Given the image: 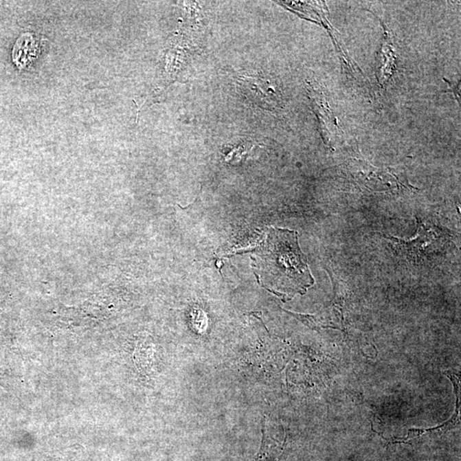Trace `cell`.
Wrapping results in <instances>:
<instances>
[{
	"mask_svg": "<svg viewBox=\"0 0 461 461\" xmlns=\"http://www.w3.org/2000/svg\"><path fill=\"white\" fill-rule=\"evenodd\" d=\"M252 260L260 286L280 298L304 294L315 284L297 232L270 228Z\"/></svg>",
	"mask_w": 461,
	"mask_h": 461,
	"instance_id": "cell-1",
	"label": "cell"
},
{
	"mask_svg": "<svg viewBox=\"0 0 461 461\" xmlns=\"http://www.w3.org/2000/svg\"><path fill=\"white\" fill-rule=\"evenodd\" d=\"M243 94L252 103L266 110L273 111L281 105V94L270 79L260 75L244 76L238 80Z\"/></svg>",
	"mask_w": 461,
	"mask_h": 461,
	"instance_id": "cell-2",
	"label": "cell"
},
{
	"mask_svg": "<svg viewBox=\"0 0 461 461\" xmlns=\"http://www.w3.org/2000/svg\"><path fill=\"white\" fill-rule=\"evenodd\" d=\"M446 376L451 380L453 387H455V392L456 395V408L455 414H453L452 418H450L449 420L445 423H443L439 427L430 429H411L408 431L406 438L401 440H396V441L392 442L390 443H403L410 441L417 438H420L422 435L427 434V433H432V434L442 435L443 433L451 430V429L458 427L460 425V376L451 374H446Z\"/></svg>",
	"mask_w": 461,
	"mask_h": 461,
	"instance_id": "cell-3",
	"label": "cell"
},
{
	"mask_svg": "<svg viewBox=\"0 0 461 461\" xmlns=\"http://www.w3.org/2000/svg\"><path fill=\"white\" fill-rule=\"evenodd\" d=\"M40 50V42L36 37L31 34H23L16 41L13 48V62L19 69L25 68L37 58Z\"/></svg>",
	"mask_w": 461,
	"mask_h": 461,
	"instance_id": "cell-4",
	"label": "cell"
},
{
	"mask_svg": "<svg viewBox=\"0 0 461 461\" xmlns=\"http://www.w3.org/2000/svg\"><path fill=\"white\" fill-rule=\"evenodd\" d=\"M308 96L311 98L313 106L315 108L316 115L319 119L320 126H322V131L327 123H333L336 125V120L334 119L332 111L330 110L329 104L327 103L325 95L315 89L312 85H309Z\"/></svg>",
	"mask_w": 461,
	"mask_h": 461,
	"instance_id": "cell-5",
	"label": "cell"
},
{
	"mask_svg": "<svg viewBox=\"0 0 461 461\" xmlns=\"http://www.w3.org/2000/svg\"><path fill=\"white\" fill-rule=\"evenodd\" d=\"M283 448L284 442L267 435L263 425L262 445L255 461H279Z\"/></svg>",
	"mask_w": 461,
	"mask_h": 461,
	"instance_id": "cell-6",
	"label": "cell"
},
{
	"mask_svg": "<svg viewBox=\"0 0 461 461\" xmlns=\"http://www.w3.org/2000/svg\"><path fill=\"white\" fill-rule=\"evenodd\" d=\"M284 311L286 312L287 314L293 316L295 319L300 320L301 322L304 323V325L309 327V328L317 330H319L320 329L330 328L329 326L322 325V322L316 319L314 315L297 314V313H292L287 311Z\"/></svg>",
	"mask_w": 461,
	"mask_h": 461,
	"instance_id": "cell-7",
	"label": "cell"
}]
</instances>
